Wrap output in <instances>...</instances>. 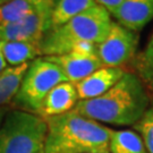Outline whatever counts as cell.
<instances>
[{
  "label": "cell",
  "instance_id": "obj_1",
  "mask_svg": "<svg viewBox=\"0 0 153 153\" xmlns=\"http://www.w3.org/2000/svg\"><path fill=\"white\" fill-rule=\"evenodd\" d=\"M150 93L135 73L126 71L109 91L98 98L79 100L74 110L100 124L135 125L150 108Z\"/></svg>",
  "mask_w": 153,
  "mask_h": 153
},
{
  "label": "cell",
  "instance_id": "obj_2",
  "mask_svg": "<svg viewBox=\"0 0 153 153\" xmlns=\"http://www.w3.org/2000/svg\"><path fill=\"white\" fill-rule=\"evenodd\" d=\"M44 119L48 126L44 153H109L112 128L75 110Z\"/></svg>",
  "mask_w": 153,
  "mask_h": 153
},
{
  "label": "cell",
  "instance_id": "obj_3",
  "mask_svg": "<svg viewBox=\"0 0 153 153\" xmlns=\"http://www.w3.org/2000/svg\"><path fill=\"white\" fill-rule=\"evenodd\" d=\"M111 24L109 11L101 6H94L64 25L45 33L40 42L41 56L65 55L82 43L98 45L109 33Z\"/></svg>",
  "mask_w": 153,
  "mask_h": 153
},
{
  "label": "cell",
  "instance_id": "obj_4",
  "mask_svg": "<svg viewBox=\"0 0 153 153\" xmlns=\"http://www.w3.org/2000/svg\"><path fill=\"white\" fill-rule=\"evenodd\" d=\"M47 131L40 115L9 110L0 127V153H44Z\"/></svg>",
  "mask_w": 153,
  "mask_h": 153
},
{
  "label": "cell",
  "instance_id": "obj_5",
  "mask_svg": "<svg viewBox=\"0 0 153 153\" xmlns=\"http://www.w3.org/2000/svg\"><path fill=\"white\" fill-rule=\"evenodd\" d=\"M68 82L58 66L47 57H39L28 64L13 104L18 110L40 114L44 99L56 85Z\"/></svg>",
  "mask_w": 153,
  "mask_h": 153
},
{
  "label": "cell",
  "instance_id": "obj_6",
  "mask_svg": "<svg viewBox=\"0 0 153 153\" xmlns=\"http://www.w3.org/2000/svg\"><path fill=\"white\" fill-rule=\"evenodd\" d=\"M140 35L129 28L112 22L107 36L97 45V55L102 67H120L136 56Z\"/></svg>",
  "mask_w": 153,
  "mask_h": 153
},
{
  "label": "cell",
  "instance_id": "obj_7",
  "mask_svg": "<svg viewBox=\"0 0 153 153\" xmlns=\"http://www.w3.org/2000/svg\"><path fill=\"white\" fill-rule=\"evenodd\" d=\"M47 58L60 68L68 82L74 84L102 67L97 55V45L92 43L78 44L68 53Z\"/></svg>",
  "mask_w": 153,
  "mask_h": 153
},
{
  "label": "cell",
  "instance_id": "obj_8",
  "mask_svg": "<svg viewBox=\"0 0 153 153\" xmlns=\"http://www.w3.org/2000/svg\"><path fill=\"white\" fill-rule=\"evenodd\" d=\"M49 31V13L38 8L33 14L0 26V41H27L40 43Z\"/></svg>",
  "mask_w": 153,
  "mask_h": 153
},
{
  "label": "cell",
  "instance_id": "obj_9",
  "mask_svg": "<svg viewBox=\"0 0 153 153\" xmlns=\"http://www.w3.org/2000/svg\"><path fill=\"white\" fill-rule=\"evenodd\" d=\"M126 71L123 67H101L91 75L75 83L78 99L90 100L98 98L115 85L124 76Z\"/></svg>",
  "mask_w": 153,
  "mask_h": 153
},
{
  "label": "cell",
  "instance_id": "obj_10",
  "mask_svg": "<svg viewBox=\"0 0 153 153\" xmlns=\"http://www.w3.org/2000/svg\"><path fill=\"white\" fill-rule=\"evenodd\" d=\"M111 16L123 26L140 32L153 19V0H124Z\"/></svg>",
  "mask_w": 153,
  "mask_h": 153
},
{
  "label": "cell",
  "instance_id": "obj_11",
  "mask_svg": "<svg viewBox=\"0 0 153 153\" xmlns=\"http://www.w3.org/2000/svg\"><path fill=\"white\" fill-rule=\"evenodd\" d=\"M79 101L75 84L71 82H62L56 85L44 99L40 114L43 118L64 115L76 107Z\"/></svg>",
  "mask_w": 153,
  "mask_h": 153
},
{
  "label": "cell",
  "instance_id": "obj_12",
  "mask_svg": "<svg viewBox=\"0 0 153 153\" xmlns=\"http://www.w3.org/2000/svg\"><path fill=\"white\" fill-rule=\"evenodd\" d=\"M97 6L95 0H51L49 31L64 25L71 18Z\"/></svg>",
  "mask_w": 153,
  "mask_h": 153
},
{
  "label": "cell",
  "instance_id": "obj_13",
  "mask_svg": "<svg viewBox=\"0 0 153 153\" xmlns=\"http://www.w3.org/2000/svg\"><path fill=\"white\" fill-rule=\"evenodd\" d=\"M1 52L9 67H16L36 59L41 56L40 43L27 41H0Z\"/></svg>",
  "mask_w": 153,
  "mask_h": 153
},
{
  "label": "cell",
  "instance_id": "obj_14",
  "mask_svg": "<svg viewBox=\"0 0 153 153\" xmlns=\"http://www.w3.org/2000/svg\"><path fill=\"white\" fill-rule=\"evenodd\" d=\"M28 64L30 62L16 67L8 66L0 74V107H6L14 100L27 71Z\"/></svg>",
  "mask_w": 153,
  "mask_h": 153
},
{
  "label": "cell",
  "instance_id": "obj_15",
  "mask_svg": "<svg viewBox=\"0 0 153 153\" xmlns=\"http://www.w3.org/2000/svg\"><path fill=\"white\" fill-rule=\"evenodd\" d=\"M109 153H149L142 137L134 129L112 131Z\"/></svg>",
  "mask_w": 153,
  "mask_h": 153
},
{
  "label": "cell",
  "instance_id": "obj_16",
  "mask_svg": "<svg viewBox=\"0 0 153 153\" xmlns=\"http://www.w3.org/2000/svg\"><path fill=\"white\" fill-rule=\"evenodd\" d=\"M134 71L145 85L148 92L153 95V34L145 48L136 53L131 60Z\"/></svg>",
  "mask_w": 153,
  "mask_h": 153
},
{
  "label": "cell",
  "instance_id": "obj_17",
  "mask_svg": "<svg viewBox=\"0 0 153 153\" xmlns=\"http://www.w3.org/2000/svg\"><path fill=\"white\" fill-rule=\"evenodd\" d=\"M38 10L31 0H8L0 5V26L7 25Z\"/></svg>",
  "mask_w": 153,
  "mask_h": 153
},
{
  "label": "cell",
  "instance_id": "obj_18",
  "mask_svg": "<svg viewBox=\"0 0 153 153\" xmlns=\"http://www.w3.org/2000/svg\"><path fill=\"white\" fill-rule=\"evenodd\" d=\"M133 127L134 131H137L142 137L148 152L153 153V107H150Z\"/></svg>",
  "mask_w": 153,
  "mask_h": 153
},
{
  "label": "cell",
  "instance_id": "obj_19",
  "mask_svg": "<svg viewBox=\"0 0 153 153\" xmlns=\"http://www.w3.org/2000/svg\"><path fill=\"white\" fill-rule=\"evenodd\" d=\"M123 1H124V0H95L97 5L105 8L110 14L114 13V11L118 8V7L123 4Z\"/></svg>",
  "mask_w": 153,
  "mask_h": 153
},
{
  "label": "cell",
  "instance_id": "obj_20",
  "mask_svg": "<svg viewBox=\"0 0 153 153\" xmlns=\"http://www.w3.org/2000/svg\"><path fill=\"white\" fill-rule=\"evenodd\" d=\"M9 107H0V127H1V125H2V123H4V120H5L6 116H7V114L9 112Z\"/></svg>",
  "mask_w": 153,
  "mask_h": 153
},
{
  "label": "cell",
  "instance_id": "obj_21",
  "mask_svg": "<svg viewBox=\"0 0 153 153\" xmlns=\"http://www.w3.org/2000/svg\"><path fill=\"white\" fill-rule=\"evenodd\" d=\"M7 67H8V65H7L5 58L2 56V52H1V43H0V74L5 71Z\"/></svg>",
  "mask_w": 153,
  "mask_h": 153
},
{
  "label": "cell",
  "instance_id": "obj_22",
  "mask_svg": "<svg viewBox=\"0 0 153 153\" xmlns=\"http://www.w3.org/2000/svg\"><path fill=\"white\" fill-rule=\"evenodd\" d=\"M31 1H33L34 2V5L36 6L38 8H40V9H42V10H45L49 13V7H47V6L43 4V1L42 0H31Z\"/></svg>",
  "mask_w": 153,
  "mask_h": 153
},
{
  "label": "cell",
  "instance_id": "obj_23",
  "mask_svg": "<svg viewBox=\"0 0 153 153\" xmlns=\"http://www.w3.org/2000/svg\"><path fill=\"white\" fill-rule=\"evenodd\" d=\"M42 1H43L44 5L47 6V7H49V8H50V2H51V0H42Z\"/></svg>",
  "mask_w": 153,
  "mask_h": 153
},
{
  "label": "cell",
  "instance_id": "obj_24",
  "mask_svg": "<svg viewBox=\"0 0 153 153\" xmlns=\"http://www.w3.org/2000/svg\"><path fill=\"white\" fill-rule=\"evenodd\" d=\"M6 1H8V0H0V5L4 4V2H6Z\"/></svg>",
  "mask_w": 153,
  "mask_h": 153
}]
</instances>
